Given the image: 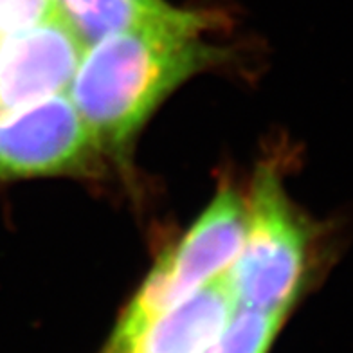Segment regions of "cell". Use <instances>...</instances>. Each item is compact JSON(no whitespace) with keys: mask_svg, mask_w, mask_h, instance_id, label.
<instances>
[{"mask_svg":"<svg viewBox=\"0 0 353 353\" xmlns=\"http://www.w3.org/2000/svg\"><path fill=\"white\" fill-rule=\"evenodd\" d=\"M60 13L87 46L110 34L144 29L202 33L211 26L210 14L188 11L166 0H56Z\"/></svg>","mask_w":353,"mask_h":353,"instance_id":"obj_7","label":"cell"},{"mask_svg":"<svg viewBox=\"0 0 353 353\" xmlns=\"http://www.w3.org/2000/svg\"><path fill=\"white\" fill-rule=\"evenodd\" d=\"M90 46L69 98L101 150L112 152L134 139L168 94L222 56L200 33L170 29L126 31Z\"/></svg>","mask_w":353,"mask_h":353,"instance_id":"obj_1","label":"cell"},{"mask_svg":"<svg viewBox=\"0 0 353 353\" xmlns=\"http://www.w3.org/2000/svg\"><path fill=\"white\" fill-rule=\"evenodd\" d=\"M242 249L228 270L236 308L287 314L305 281L310 231L270 168L256 175Z\"/></svg>","mask_w":353,"mask_h":353,"instance_id":"obj_2","label":"cell"},{"mask_svg":"<svg viewBox=\"0 0 353 353\" xmlns=\"http://www.w3.org/2000/svg\"><path fill=\"white\" fill-rule=\"evenodd\" d=\"M60 14L56 0H0V34Z\"/></svg>","mask_w":353,"mask_h":353,"instance_id":"obj_9","label":"cell"},{"mask_svg":"<svg viewBox=\"0 0 353 353\" xmlns=\"http://www.w3.org/2000/svg\"><path fill=\"white\" fill-rule=\"evenodd\" d=\"M247 216V200L231 188H223L186 236L155 263L126 307L110 343L130 339L154 317L225 274L242 249Z\"/></svg>","mask_w":353,"mask_h":353,"instance_id":"obj_3","label":"cell"},{"mask_svg":"<svg viewBox=\"0 0 353 353\" xmlns=\"http://www.w3.org/2000/svg\"><path fill=\"white\" fill-rule=\"evenodd\" d=\"M101 152L69 96L0 112V181L81 173Z\"/></svg>","mask_w":353,"mask_h":353,"instance_id":"obj_4","label":"cell"},{"mask_svg":"<svg viewBox=\"0 0 353 353\" xmlns=\"http://www.w3.org/2000/svg\"><path fill=\"white\" fill-rule=\"evenodd\" d=\"M285 314L236 308L234 316L204 353H267Z\"/></svg>","mask_w":353,"mask_h":353,"instance_id":"obj_8","label":"cell"},{"mask_svg":"<svg viewBox=\"0 0 353 353\" xmlns=\"http://www.w3.org/2000/svg\"><path fill=\"white\" fill-rule=\"evenodd\" d=\"M225 274L154 317L130 339L108 343L105 353H204L236 312Z\"/></svg>","mask_w":353,"mask_h":353,"instance_id":"obj_6","label":"cell"},{"mask_svg":"<svg viewBox=\"0 0 353 353\" xmlns=\"http://www.w3.org/2000/svg\"><path fill=\"white\" fill-rule=\"evenodd\" d=\"M87 47L61 13L0 34V112L65 92Z\"/></svg>","mask_w":353,"mask_h":353,"instance_id":"obj_5","label":"cell"}]
</instances>
